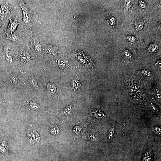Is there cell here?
I'll return each mask as SVG.
<instances>
[{"label":"cell","instance_id":"6da1fadb","mask_svg":"<svg viewBox=\"0 0 161 161\" xmlns=\"http://www.w3.org/2000/svg\"><path fill=\"white\" fill-rule=\"evenodd\" d=\"M33 1L24 0L17 1L18 4L23 11V19L22 22L24 31L26 32L29 30L31 33H33L32 27L38 24H42L38 19L36 7Z\"/></svg>","mask_w":161,"mask_h":161},{"label":"cell","instance_id":"7a4b0ae2","mask_svg":"<svg viewBox=\"0 0 161 161\" xmlns=\"http://www.w3.org/2000/svg\"><path fill=\"white\" fill-rule=\"evenodd\" d=\"M17 67L21 71L38 70L40 62L29 46L18 45Z\"/></svg>","mask_w":161,"mask_h":161},{"label":"cell","instance_id":"3957f363","mask_svg":"<svg viewBox=\"0 0 161 161\" xmlns=\"http://www.w3.org/2000/svg\"><path fill=\"white\" fill-rule=\"evenodd\" d=\"M18 45L8 40L4 41L3 62L10 67H17Z\"/></svg>","mask_w":161,"mask_h":161},{"label":"cell","instance_id":"277c9868","mask_svg":"<svg viewBox=\"0 0 161 161\" xmlns=\"http://www.w3.org/2000/svg\"><path fill=\"white\" fill-rule=\"evenodd\" d=\"M19 6L17 1H1L0 17L4 20L15 17Z\"/></svg>","mask_w":161,"mask_h":161},{"label":"cell","instance_id":"5b68a950","mask_svg":"<svg viewBox=\"0 0 161 161\" xmlns=\"http://www.w3.org/2000/svg\"><path fill=\"white\" fill-rule=\"evenodd\" d=\"M31 44L29 45V47L37 59L40 62L43 59V46L39 38L34 35L33 33H31Z\"/></svg>","mask_w":161,"mask_h":161},{"label":"cell","instance_id":"8992f818","mask_svg":"<svg viewBox=\"0 0 161 161\" xmlns=\"http://www.w3.org/2000/svg\"><path fill=\"white\" fill-rule=\"evenodd\" d=\"M6 37L5 39L11 41L12 43L17 44H19L23 46H29L26 40L21 34L17 33H5Z\"/></svg>","mask_w":161,"mask_h":161},{"label":"cell","instance_id":"52a82bcc","mask_svg":"<svg viewBox=\"0 0 161 161\" xmlns=\"http://www.w3.org/2000/svg\"><path fill=\"white\" fill-rule=\"evenodd\" d=\"M6 84L10 88H15L21 85V81L18 76L13 73H10L6 78Z\"/></svg>","mask_w":161,"mask_h":161},{"label":"cell","instance_id":"ba28073f","mask_svg":"<svg viewBox=\"0 0 161 161\" xmlns=\"http://www.w3.org/2000/svg\"><path fill=\"white\" fill-rule=\"evenodd\" d=\"M27 98L23 102L24 105L31 110L36 111L39 109L40 104L37 99L32 97Z\"/></svg>","mask_w":161,"mask_h":161},{"label":"cell","instance_id":"9c48e42d","mask_svg":"<svg viewBox=\"0 0 161 161\" xmlns=\"http://www.w3.org/2000/svg\"><path fill=\"white\" fill-rule=\"evenodd\" d=\"M31 75L29 74L27 79L28 84L29 85V87L33 91L38 92L40 89V86L39 82L38 80L37 76Z\"/></svg>","mask_w":161,"mask_h":161},{"label":"cell","instance_id":"30bf717a","mask_svg":"<svg viewBox=\"0 0 161 161\" xmlns=\"http://www.w3.org/2000/svg\"><path fill=\"white\" fill-rule=\"evenodd\" d=\"M18 17L16 16L14 20L10 18L9 20V23L8 26L6 30L5 31V33H17V28L20 24L22 23V22H18Z\"/></svg>","mask_w":161,"mask_h":161},{"label":"cell","instance_id":"8fae6325","mask_svg":"<svg viewBox=\"0 0 161 161\" xmlns=\"http://www.w3.org/2000/svg\"><path fill=\"white\" fill-rule=\"evenodd\" d=\"M43 50L47 53L55 56L59 53V49L58 46L53 44L44 45Z\"/></svg>","mask_w":161,"mask_h":161},{"label":"cell","instance_id":"7c38bea8","mask_svg":"<svg viewBox=\"0 0 161 161\" xmlns=\"http://www.w3.org/2000/svg\"><path fill=\"white\" fill-rule=\"evenodd\" d=\"M9 147V143L6 140L3 135H1L0 136V153L8 154Z\"/></svg>","mask_w":161,"mask_h":161},{"label":"cell","instance_id":"4fadbf2b","mask_svg":"<svg viewBox=\"0 0 161 161\" xmlns=\"http://www.w3.org/2000/svg\"><path fill=\"white\" fill-rule=\"evenodd\" d=\"M28 140L32 144H36L39 142L40 137L37 132L33 130H30L28 136Z\"/></svg>","mask_w":161,"mask_h":161},{"label":"cell","instance_id":"5bb4252c","mask_svg":"<svg viewBox=\"0 0 161 161\" xmlns=\"http://www.w3.org/2000/svg\"><path fill=\"white\" fill-rule=\"evenodd\" d=\"M5 39L3 36H0V63H2L3 61V43Z\"/></svg>","mask_w":161,"mask_h":161},{"label":"cell","instance_id":"9a60e30c","mask_svg":"<svg viewBox=\"0 0 161 161\" xmlns=\"http://www.w3.org/2000/svg\"><path fill=\"white\" fill-rule=\"evenodd\" d=\"M8 21V20L0 18V36L3 35V33H4V28Z\"/></svg>","mask_w":161,"mask_h":161},{"label":"cell","instance_id":"2e32d148","mask_svg":"<svg viewBox=\"0 0 161 161\" xmlns=\"http://www.w3.org/2000/svg\"><path fill=\"white\" fill-rule=\"evenodd\" d=\"M47 88L48 91L51 93H55L57 89L55 86L51 83L47 84Z\"/></svg>","mask_w":161,"mask_h":161},{"label":"cell","instance_id":"e0dca14e","mask_svg":"<svg viewBox=\"0 0 161 161\" xmlns=\"http://www.w3.org/2000/svg\"><path fill=\"white\" fill-rule=\"evenodd\" d=\"M136 28L138 30H142L144 29L143 22L140 19L137 20L136 21Z\"/></svg>","mask_w":161,"mask_h":161},{"label":"cell","instance_id":"ac0fdd59","mask_svg":"<svg viewBox=\"0 0 161 161\" xmlns=\"http://www.w3.org/2000/svg\"><path fill=\"white\" fill-rule=\"evenodd\" d=\"M158 49V46L155 44H151L149 47L148 49L151 53L156 52Z\"/></svg>","mask_w":161,"mask_h":161},{"label":"cell","instance_id":"d6986e66","mask_svg":"<svg viewBox=\"0 0 161 161\" xmlns=\"http://www.w3.org/2000/svg\"><path fill=\"white\" fill-rule=\"evenodd\" d=\"M51 131L52 134L54 135H56L59 133V130L57 127L53 126L51 128Z\"/></svg>","mask_w":161,"mask_h":161},{"label":"cell","instance_id":"ffe728a7","mask_svg":"<svg viewBox=\"0 0 161 161\" xmlns=\"http://www.w3.org/2000/svg\"><path fill=\"white\" fill-rule=\"evenodd\" d=\"M126 39H128V41L133 42L136 41V38L133 36H128L126 38Z\"/></svg>","mask_w":161,"mask_h":161},{"label":"cell","instance_id":"44dd1931","mask_svg":"<svg viewBox=\"0 0 161 161\" xmlns=\"http://www.w3.org/2000/svg\"><path fill=\"white\" fill-rule=\"evenodd\" d=\"M138 4L140 8H143V9H144V8H145L146 7V3L143 1H140L138 3Z\"/></svg>","mask_w":161,"mask_h":161},{"label":"cell","instance_id":"7402d4cb","mask_svg":"<svg viewBox=\"0 0 161 161\" xmlns=\"http://www.w3.org/2000/svg\"><path fill=\"white\" fill-rule=\"evenodd\" d=\"M132 1H125V4L126 5V6L128 8H130L131 6V4L132 3Z\"/></svg>","mask_w":161,"mask_h":161},{"label":"cell","instance_id":"603a6c76","mask_svg":"<svg viewBox=\"0 0 161 161\" xmlns=\"http://www.w3.org/2000/svg\"><path fill=\"white\" fill-rule=\"evenodd\" d=\"M1 1H0V8H1ZM0 18H1V17H0Z\"/></svg>","mask_w":161,"mask_h":161}]
</instances>
